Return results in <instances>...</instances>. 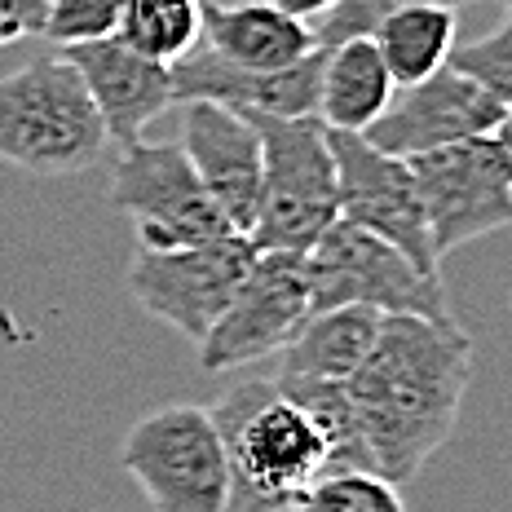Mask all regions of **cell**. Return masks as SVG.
<instances>
[{
    "label": "cell",
    "instance_id": "1",
    "mask_svg": "<svg viewBox=\"0 0 512 512\" xmlns=\"http://www.w3.org/2000/svg\"><path fill=\"white\" fill-rule=\"evenodd\" d=\"M473 380V340L455 318L384 314L349 380L358 468L415 482L446 446Z\"/></svg>",
    "mask_w": 512,
    "mask_h": 512
},
{
    "label": "cell",
    "instance_id": "2",
    "mask_svg": "<svg viewBox=\"0 0 512 512\" xmlns=\"http://www.w3.org/2000/svg\"><path fill=\"white\" fill-rule=\"evenodd\" d=\"M208 411L230 460V512H287L332 468L314 415L283 398L270 376L230 389Z\"/></svg>",
    "mask_w": 512,
    "mask_h": 512
},
{
    "label": "cell",
    "instance_id": "3",
    "mask_svg": "<svg viewBox=\"0 0 512 512\" xmlns=\"http://www.w3.org/2000/svg\"><path fill=\"white\" fill-rule=\"evenodd\" d=\"M106 124L80 71L58 49L0 76V164L36 177H71L98 164Z\"/></svg>",
    "mask_w": 512,
    "mask_h": 512
},
{
    "label": "cell",
    "instance_id": "4",
    "mask_svg": "<svg viewBox=\"0 0 512 512\" xmlns=\"http://www.w3.org/2000/svg\"><path fill=\"white\" fill-rule=\"evenodd\" d=\"M261 133V204L248 239L256 252H309L340 217L332 128L318 115H252Z\"/></svg>",
    "mask_w": 512,
    "mask_h": 512
},
{
    "label": "cell",
    "instance_id": "5",
    "mask_svg": "<svg viewBox=\"0 0 512 512\" xmlns=\"http://www.w3.org/2000/svg\"><path fill=\"white\" fill-rule=\"evenodd\" d=\"M120 464L155 512H230L226 442L199 402H173L142 415L124 433Z\"/></svg>",
    "mask_w": 512,
    "mask_h": 512
},
{
    "label": "cell",
    "instance_id": "6",
    "mask_svg": "<svg viewBox=\"0 0 512 512\" xmlns=\"http://www.w3.org/2000/svg\"><path fill=\"white\" fill-rule=\"evenodd\" d=\"M309 261V296L314 314L323 309L362 305L376 314H420V318H451L442 274H429L384 243L380 234L336 217L305 252Z\"/></svg>",
    "mask_w": 512,
    "mask_h": 512
},
{
    "label": "cell",
    "instance_id": "7",
    "mask_svg": "<svg viewBox=\"0 0 512 512\" xmlns=\"http://www.w3.org/2000/svg\"><path fill=\"white\" fill-rule=\"evenodd\" d=\"M252 261L256 243L239 230L186 248H137L128 265V296L190 345H199L226 314Z\"/></svg>",
    "mask_w": 512,
    "mask_h": 512
},
{
    "label": "cell",
    "instance_id": "8",
    "mask_svg": "<svg viewBox=\"0 0 512 512\" xmlns=\"http://www.w3.org/2000/svg\"><path fill=\"white\" fill-rule=\"evenodd\" d=\"M411 173L424 199L437 261L512 226V151L495 133L415 155Z\"/></svg>",
    "mask_w": 512,
    "mask_h": 512
},
{
    "label": "cell",
    "instance_id": "9",
    "mask_svg": "<svg viewBox=\"0 0 512 512\" xmlns=\"http://www.w3.org/2000/svg\"><path fill=\"white\" fill-rule=\"evenodd\" d=\"M111 208L137 230V248H186L234 226L212 204L181 142H128L111 173Z\"/></svg>",
    "mask_w": 512,
    "mask_h": 512
},
{
    "label": "cell",
    "instance_id": "10",
    "mask_svg": "<svg viewBox=\"0 0 512 512\" xmlns=\"http://www.w3.org/2000/svg\"><path fill=\"white\" fill-rule=\"evenodd\" d=\"M314 314L305 252H256L226 314L199 340V367L230 371L270 358L292 340Z\"/></svg>",
    "mask_w": 512,
    "mask_h": 512
},
{
    "label": "cell",
    "instance_id": "11",
    "mask_svg": "<svg viewBox=\"0 0 512 512\" xmlns=\"http://www.w3.org/2000/svg\"><path fill=\"white\" fill-rule=\"evenodd\" d=\"M332 155H336L340 217L380 234L384 243L407 252L420 270L442 274V261L433 252L429 217H424V199L411 173V159L380 151L362 133H332Z\"/></svg>",
    "mask_w": 512,
    "mask_h": 512
},
{
    "label": "cell",
    "instance_id": "12",
    "mask_svg": "<svg viewBox=\"0 0 512 512\" xmlns=\"http://www.w3.org/2000/svg\"><path fill=\"white\" fill-rule=\"evenodd\" d=\"M504 111L508 106L495 93H486L477 80H468L464 71H455L446 62L433 76L415 84H398L384 115L362 137L398 159H415V155L437 151V146L464 142V137L495 133Z\"/></svg>",
    "mask_w": 512,
    "mask_h": 512
},
{
    "label": "cell",
    "instance_id": "13",
    "mask_svg": "<svg viewBox=\"0 0 512 512\" xmlns=\"http://www.w3.org/2000/svg\"><path fill=\"white\" fill-rule=\"evenodd\" d=\"M181 151L221 217L248 234L261 204V133L252 115L217 102H181Z\"/></svg>",
    "mask_w": 512,
    "mask_h": 512
},
{
    "label": "cell",
    "instance_id": "14",
    "mask_svg": "<svg viewBox=\"0 0 512 512\" xmlns=\"http://www.w3.org/2000/svg\"><path fill=\"white\" fill-rule=\"evenodd\" d=\"M58 53L80 71V80H84V89H89L93 106H98L111 142H120V146L137 142V137H146V128H151L168 106H177L173 102V67L137 53L133 45H124L120 36L80 40V45H62Z\"/></svg>",
    "mask_w": 512,
    "mask_h": 512
},
{
    "label": "cell",
    "instance_id": "15",
    "mask_svg": "<svg viewBox=\"0 0 512 512\" xmlns=\"http://www.w3.org/2000/svg\"><path fill=\"white\" fill-rule=\"evenodd\" d=\"M318 71H323V49L283 71H248L230 67L199 40L186 58L173 62V102H217L243 115L301 120L318 111Z\"/></svg>",
    "mask_w": 512,
    "mask_h": 512
},
{
    "label": "cell",
    "instance_id": "16",
    "mask_svg": "<svg viewBox=\"0 0 512 512\" xmlns=\"http://www.w3.org/2000/svg\"><path fill=\"white\" fill-rule=\"evenodd\" d=\"M376 309L345 305L309 314V323L279 349V367H274V389L292 402L327 398V393H345L354 371L367 358L371 340L380 332Z\"/></svg>",
    "mask_w": 512,
    "mask_h": 512
},
{
    "label": "cell",
    "instance_id": "17",
    "mask_svg": "<svg viewBox=\"0 0 512 512\" xmlns=\"http://www.w3.org/2000/svg\"><path fill=\"white\" fill-rule=\"evenodd\" d=\"M199 40L230 67L248 71H283L323 49L314 23L287 14L274 0H239V5L204 0V36Z\"/></svg>",
    "mask_w": 512,
    "mask_h": 512
},
{
    "label": "cell",
    "instance_id": "18",
    "mask_svg": "<svg viewBox=\"0 0 512 512\" xmlns=\"http://www.w3.org/2000/svg\"><path fill=\"white\" fill-rule=\"evenodd\" d=\"M393 76L384 67L371 36H349L323 45V71H318V120L332 133H367L393 98Z\"/></svg>",
    "mask_w": 512,
    "mask_h": 512
},
{
    "label": "cell",
    "instance_id": "19",
    "mask_svg": "<svg viewBox=\"0 0 512 512\" xmlns=\"http://www.w3.org/2000/svg\"><path fill=\"white\" fill-rule=\"evenodd\" d=\"M371 45L380 49L393 84H415L451 62L455 9L451 5H407L393 9L371 27Z\"/></svg>",
    "mask_w": 512,
    "mask_h": 512
},
{
    "label": "cell",
    "instance_id": "20",
    "mask_svg": "<svg viewBox=\"0 0 512 512\" xmlns=\"http://www.w3.org/2000/svg\"><path fill=\"white\" fill-rule=\"evenodd\" d=\"M115 36L146 58L173 67L204 36V0H124Z\"/></svg>",
    "mask_w": 512,
    "mask_h": 512
},
{
    "label": "cell",
    "instance_id": "21",
    "mask_svg": "<svg viewBox=\"0 0 512 512\" xmlns=\"http://www.w3.org/2000/svg\"><path fill=\"white\" fill-rule=\"evenodd\" d=\"M287 512H411L402 490L367 468H327Z\"/></svg>",
    "mask_w": 512,
    "mask_h": 512
},
{
    "label": "cell",
    "instance_id": "22",
    "mask_svg": "<svg viewBox=\"0 0 512 512\" xmlns=\"http://www.w3.org/2000/svg\"><path fill=\"white\" fill-rule=\"evenodd\" d=\"M504 9L508 14L499 18L495 31H486L473 45L451 49V67L464 71L468 80H477L486 93H495L504 106H512V5Z\"/></svg>",
    "mask_w": 512,
    "mask_h": 512
},
{
    "label": "cell",
    "instance_id": "23",
    "mask_svg": "<svg viewBox=\"0 0 512 512\" xmlns=\"http://www.w3.org/2000/svg\"><path fill=\"white\" fill-rule=\"evenodd\" d=\"M124 0H45V27L40 36L49 45H80V40H102L120 31Z\"/></svg>",
    "mask_w": 512,
    "mask_h": 512
},
{
    "label": "cell",
    "instance_id": "24",
    "mask_svg": "<svg viewBox=\"0 0 512 512\" xmlns=\"http://www.w3.org/2000/svg\"><path fill=\"white\" fill-rule=\"evenodd\" d=\"M407 5H451L460 9L468 0H336L323 18H318V45H336V40L349 36H371V27L380 18H389L393 9H407Z\"/></svg>",
    "mask_w": 512,
    "mask_h": 512
},
{
    "label": "cell",
    "instance_id": "25",
    "mask_svg": "<svg viewBox=\"0 0 512 512\" xmlns=\"http://www.w3.org/2000/svg\"><path fill=\"white\" fill-rule=\"evenodd\" d=\"M45 27V0H0V49L40 36Z\"/></svg>",
    "mask_w": 512,
    "mask_h": 512
},
{
    "label": "cell",
    "instance_id": "26",
    "mask_svg": "<svg viewBox=\"0 0 512 512\" xmlns=\"http://www.w3.org/2000/svg\"><path fill=\"white\" fill-rule=\"evenodd\" d=\"M274 5L287 9V14H296V18H305V23H318V18H323L336 0H274Z\"/></svg>",
    "mask_w": 512,
    "mask_h": 512
},
{
    "label": "cell",
    "instance_id": "27",
    "mask_svg": "<svg viewBox=\"0 0 512 512\" xmlns=\"http://www.w3.org/2000/svg\"><path fill=\"white\" fill-rule=\"evenodd\" d=\"M495 137H499V142H504V146H508V151H512V106H508V111H504V120H499V128H495Z\"/></svg>",
    "mask_w": 512,
    "mask_h": 512
},
{
    "label": "cell",
    "instance_id": "28",
    "mask_svg": "<svg viewBox=\"0 0 512 512\" xmlns=\"http://www.w3.org/2000/svg\"><path fill=\"white\" fill-rule=\"evenodd\" d=\"M504 5H512V0H504Z\"/></svg>",
    "mask_w": 512,
    "mask_h": 512
}]
</instances>
